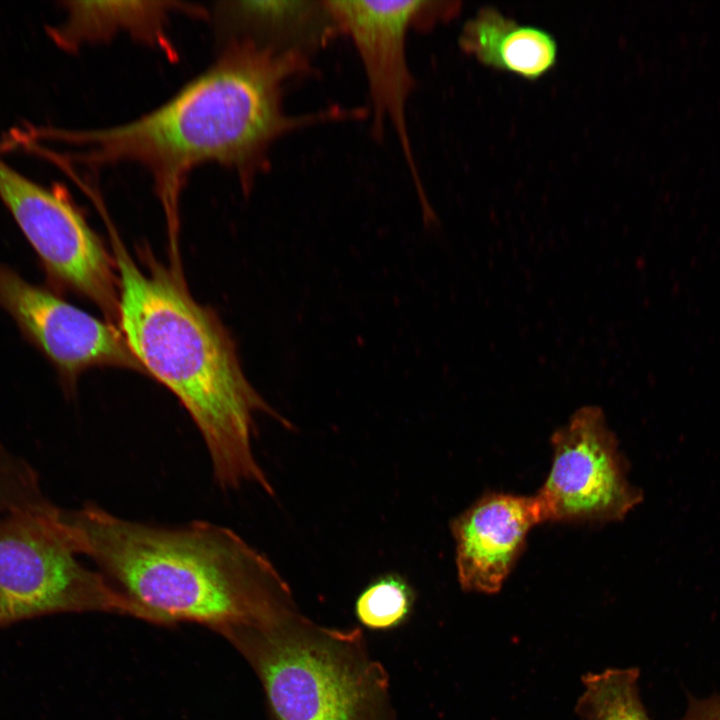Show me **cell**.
I'll return each mask as SVG.
<instances>
[{
	"label": "cell",
	"mask_w": 720,
	"mask_h": 720,
	"mask_svg": "<svg viewBox=\"0 0 720 720\" xmlns=\"http://www.w3.org/2000/svg\"><path fill=\"white\" fill-rule=\"evenodd\" d=\"M309 72V56L301 52L235 37L206 71L141 117L103 129L53 130L49 136L84 147L81 159L90 164L144 166L167 203L187 175L204 163L231 168L249 187L281 136L322 121L351 118L349 109L336 107L297 116L286 113L287 84Z\"/></svg>",
	"instance_id": "cell-1"
},
{
	"label": "cell",
	"mask_w": 720,
	"mask_h": 720,
	"mask_svg": "<svg viewBox=\"0 0 720 720\" xmlns=\"http://www.w3.org/2000/svg\"><path fill=\"white\" fill-rule=\"evenodd\" d=\"M61 516L78 554L148 621L196 622L229 637L295 602L270 560L226 527L206 521L157 526L90 503L61 508Z\"/></svg>",
	"instance_id": "cell-2"
},
{
	"label": "cell",
	"mask_w": 720,
	"mask_h": 720,
	"mask_svg": "<svg viewBox=\"0 0 720 720\" xmlns=\"http://www.w3.org/2000/svg\"><path fill=\"white\" fill-rule=\"evenodd\" d=\"M122 335L141 367L182 403L208 450L222 488L273 487L252 451L254 414L291 428L246 379L234 345L215 315L161 266L144 273L116 236Z\"/></svg>",
	"instance_id": "cell-3"
},
{
	"label": "cell",
	"mask_w": 720,
	"mask_h": 720,
	"mask_svg": "<svg viewBox=\"0 0 720 720\" xmlns=\"http://www.w3.org/2000/svg\"><path fill=\"white\" fill-rule=\"evenodd\" d=\"M228 638L257 673L270 720H396L387 671L358 627L319 625L294 603Z\"/></svg>",
	"instance_id": "cell-4"
},
{
	"label": "cell",
	"mask_w": 720,
	"mask_h": 720,
	"mask_svg": "<svg viewBox=\"0 0 720 720\" xmlns=\"http://www.w3.org/2000/svg\"><path fill=\"white\" fill-rule=\"evenodd\" d=\"M78 556L54 503L0 516V628L60 613L109 612L147 620Z\"/></svg>",
	"instance_id": "cell-5"
},
{
	"label": "cell",
	"mask_w": 720,
	"mask_h": 720,
	"mask_svg": "<svg viewBox=\"0 0 720 720\" xmlns=\"http://www.w3.org/2000/svg\"><path fill=\"white\" fill-rule=\"evenodd\" d=\"M340 31L350 37L361 59L370 97L372 132L390 124L399 140L423 212L431 206L419 177L407 124V105L415 86L407 57L411 29H428L456 16L457 1L326 0Z\"/></svg>",
	"instance_id": "cell-6"
},
{
	"label": "cell",
	"mask_w": 720,
	"mask_h": 720,
	"mask_svg": "<svg viewBox=\"0 0 720 720\" xmlns=\"http://www.w3.org/2000/svg\"><path fill=\"white\" fill-rule=\"evenodd\" d=\"M0 200L35 251L47 287L74 292L117 318L112 261L67 194L34 182L0 158Z\"/></svg>",
	"instance_id": "cell-7"
},
{
	"label": "cell",
	"mask_w": 720,
	"mask_h": 720,
	"mask_svg": "<svg viewBox=\"0 0 720 720\" xmlns=\"http://www.w3.org/2000/svg\"><path fill=\"white\" fill-rule=\"evenodd\" d=\"M550 472L535 495L543 522L623 519L643 500L628 479L627 463L603 411L585 406L551 438Z\"/></svg>",
	"instance_id": "cell-8"
},
{
	"label": "cell",
	"mask_w": 720,
	"mask_h": 720,
	"mask_svg": "<svg viewBox=\"0 0 720 720\" xmlns=\"http://www.w3.org/2000/svg\"><path fill=\"white\" fill-rule=\"evenodd\" d=\"M0 308L23 338L55 369L66 394L78 377L98 366L142 370L123 335L113 326L65 301L50 288L30 283L0 264Z\"/></svg>",
	"instance_id": "cell-9"
},
{
	"label": "cell",
	"mask_w": 720,
	"mask_h": 720,
	"mask_svg": "<svg viewBox=\"0 0 720 720\" xmlns=\"http://www.w3.org/2000/svg\"><path fill=\"white\" fill-rule=\"evenodd\" d=\"M543 522L535 496L487 494L450 525L457 577L463 590L497 593L510 574L532 527Z\"/></svg>",
	"instance_id": "cell-10"
},
{
	"label": "cell",
	"mask_w": 720,
	"mask_h": 720,
	"mask_svg": "<svg viewBox=\"0 0 720 720\" xmlns=\"http://www.w3.org/2000/svg\"><path fill=\"white\" fill-rule=\"evenodd\" d=\"M458 42L480 64L531 81L552 71L559 54L550 32L519 24L493 7H483L468 19Z\"/></svg>",
	"instance_id": "cell-11"
},
{
	"label": "cell",
	"mask_w": 720,
	"mask_h": 720,
	"mask_svg": "<svg viewBox=\"0 0 720 720\" xmlns=\"http://www.w3.org/2000/svg\"><path fill=\"white\" fill-rule=\"evenodd\" d=\"M221 22L241 35L309 56L340 33L325 1H236L223 3Z\"/></svg>",
	"instance_id": "cell-12"
},
{
	"label": "cell",
	"mask_w": 720,
	"mask_h": 720,
	"mask_svg": "<svg viewBox=\"0 0 720 720\" xmlns=\"http://www.w3.org/2000/svg\"><path fill=\"white\" fill-rule=\"evenodd\" d=\"M62 5L65 21L49 26L47 33L58 47L70 52L122 32L162 45L168 16L177 9L174 2L159 1H66Z\"/></svg>",
	"instance_id": "cell-13"
},
{
	"label": "cell",
	"mask_w": 720,
	"mask_h": 720,
	"mask_svg": "<svg viewBox=\"0 0 720 720\" xmlns=\"http://www.w3.org/2000/svg\"><path fill=\"white\" fill-rule=\"evenodd\" d=\"M637 668H607L582 677L575 711L582 720H652L641 699Z\"/></svg>",
	"instance_id": "cell-14"
},
{
	"label": "cell",
	"mask_w": 720,
	"mask_h": 720,
	"mask_svg": "<svg viewBox=\"0 0 720 720\" xmlns=\"http://www.w3.org/2000/svg\"><path fill=\"white\" fill-rule=\"evenodd\" d=\"M416 600L408 581L397 573L378 576L358 595L354 612L372 630H389L405 623Z\"/></svg>",
	"instance_id": "cell-15"
},
{
	"label": "cell",
	"mask_w": 720,
	"mask_h": 720,
	"mask_svg": "<svg viewBox=\"0 0 720 720\" xmlns=\"http://www.w3.org/2000/svg\"><path fill=\"white\" fill-rule=\"evenodd\" d=\"M52 504L42 490L40 475L33 465L0 440V516Z\"/></svg>",
	"instance_id": "cell-16"
},
{
	"label": "cell",
	"mask_w": 720,
	"mask_h": 720,
	"mask_svg": "<svg viewBox=\"0 0 720 720\" xmlns=\"http://www.w3.org/2000/svg\"><path fill=\"white\" fill-rule=\"evenodd\" d=\"M680 720H720V694L707 698H690Z\"/></svg>",
	"instance_id": "cell-17"
}]
</instances>
